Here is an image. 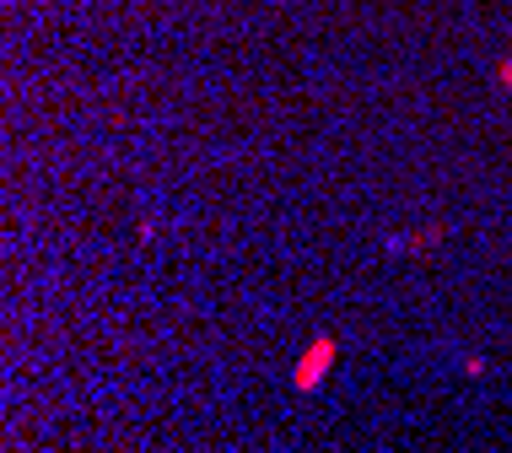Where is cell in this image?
Here are the masks:
<instances>
[{
	"mask_svg": "<svg viewBox=\"0 0 512 453\" xmlns=\"http://www.w3.org/2000/svg\"><path fill=\"white\" fill-rule=\"evenodd\" d=\"M335 356H340L335 335H318L313 346H308V356H302V362L292 367V383H297V389H318V383H324V373H329V362H335Z\"/></svg>",
	"mask_w": 512,
	"mask_h": 453,
	"instance_id": "cell-1",
	"label": "cell"
}]
</instances>
